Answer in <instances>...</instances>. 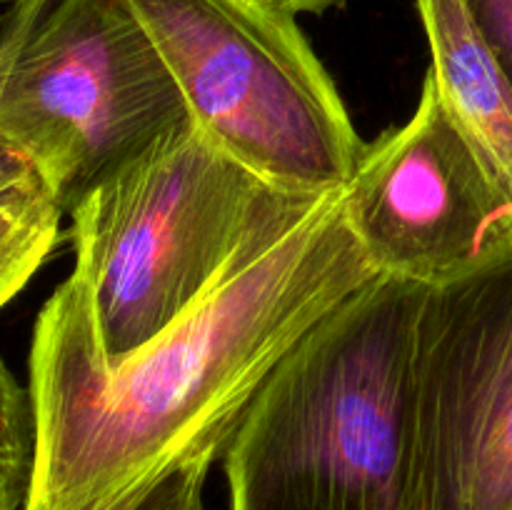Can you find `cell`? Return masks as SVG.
<instances>
[{
	"label": "cell",
	"mask_w": 512,
	"mask_h": 510,
	"mask_svg": "<svg viewBox=\"0 0 512 510\" xmlns=\"http://www.w3.org/2000/svg\"><path fill=\"white\" fill-rule=\"evenodd\" d=\"M38 185H43V180L35 173L33 163L5 135H0V203L18 198Z\"/></svg>",
	"instance_id": "4fadbf2b"
},
{
	"label": "cell",
	"mask_w": 512,
	"mask_h": 510,
	"mask_svg": "<svg viewBox=\"0 0 512 510\" xmlns=\"http://www.w3.org/2000/svg\"><path fill=\"white\" fill-rule=\"evenodd\" d=\"M63 215L45 185L0 203V308L50 258L58 245Z\"/></svg>",
	"instance_id": "9c48e42d"
},
{
	"label": "cell",
	"mask_w": 512,
	"mask_h": 510,
	"mask_svg": "<svg viewBox=\"0 0 512 510\" xmlns=\"http://www.w3.org/2000/svg\"><path fill=\"white\" fill-rule=\"evenodd\" d=\"M218 458L223 455H195L100 510H205V478Z\"/></svg>",
	"instance_id": "8fae6325"
},
{
	"label": "cell",
	"mask_w": 512,
	"mask_h": 510,
	"mask_svg": "<svg viewBox=\"0 0 512 510\" xmlns=\"http://www.w3.org/2000/svg\"><path fill=\"white\" fill-rule=\"evenodd\" d=\"M343 213L380 275L445 283L512 235V210L425 73L415 113L365 145Z\"/></svg>",
	"instance_id": "52a82bcc"
},
{
	"label": "cell",
	"mask_w": 512,
	"mask_h": 510,
	"mask_svg": "<svg viewBox=\"0 0 512 510\" xmlns=\"http://www.w3.org/2000/svg\"><path fill=\"white\" fill-rule=\"evenodd\" d=\"M325 195L290 193L185 120L70 210L73 275L115 368L268 255Z\"/></svg>",
	"instance_id": "3957f363"
},
{
	"label": "cell",
	"mask_w": 512,
	"mask_h": 510,
	"mask_svg": "<svg viewBox=\"0 0 512 510\" xmlns=\"http://www.w3.org/2000/svg\"><path fill=\"white\" fill-rule=\"evenodd\" d=\"M425 295L375 275L283 355L223 453L230 510H410Z\"/></svg>",
	"instance_id": "7a4b0ae2"
},
{
	"label": "cell",
	"mask_w": 512,
	"mask_h": 510,
	"mask_svg": "<svg viewBox=\"0 0 512 510\" xmlns=\"http://www.w3.org/2000/svg\"><path fill=\"white\" fill-rule=\"evenodd\" d=\"M410 510H512V235L425 295Z\"/></svg>",
	"instance_id": "8992f818"
},
{
	"label": "cell",
	"mask_w": 512,
	"mask_h": 510,
	"mask_svg": "<svg viewBox=\"0 0 512 510\" xmlns=\"http://www.w3.org/2000/svg\"><path fill=\"white\" fill-rule=\"evenodd\" d=\"M190 120L290 193L343 190L365 145L295 15L268 0H128Z\"/></svg>",
	"instance_id": "5b68a950"
},
{
	"label": "cell",
	"mask_w": 512,
	"mask_h": 510,
	"mask_svg": "<svg viewBox=\"0 0 512 510\" xmlns=\"http://www.w3.org/2000/svg\"><path fill=\"white\" fill-rule=\"evenodd\" d=\"M485 45L512 83V0H465Z\"/></svg>",
	"instance_id": "7c38bea8"
},
{
	"label": "cell",
	"mask_w": 512,
	"mask_h": 510,
	"mask_svg": "<svg viewBox=\"0 0 512 510\" xmlns=\"http://www.w3.org/2000/svg\"><path fill=\"white\" fill-rule=\"evenodd\" d=\"M128 0H13L0 25V135L63 213L188 120Z\"/></svg>",
	"instance_id": "277c9868"
},
{
	"label": "cell",
	"mask_w": 512,
	"mask_h": 510,
	"mask_svg": "<svg viewBox=\"0 0 512 510\" xmlns=\"http://www.w3.org/2000/svg\"><path fill=\"white\" fill-rule=\"evenodd\" d=\"M445 113L512 210V83L485 45L465 0H415Z\"/></svg>",
	"instance_id": "ba28073f"
},
{
	"label": "cell",
	"mask_w": 512,
	"mask_h": 510,
	"mask_svg": "<svg viewBox=\"0 0 512 510\" xmlns=\"http://www.w3.org/2000/svg\"><path fill=\"white\" fill-rule=\"evenodd\" d=\"M33 468L30 395L0 358V510H23Z\"/></svg>",
	"instance_id": "30bf717a"
},
{
	"label": "cell",
	"mask_w": 512,
	"mask_h": 510,
	"mask_svg": "<svg viewBox=\"0 0 512 510\" xmlns=\"http://www.w3.org/2000/svg\"><path fill=\"white\" fill-rule=\"evenodd\" d=\"M375 275L335 190L268 255L108 368L70 273L40 308L30 345L23 510L108 508L195 455H223L283 355Z\"/></svg>",
	"instance_id": "6da1fadb"
},
{
	"label": "cell",
	"mask_w": 512,
	"mask_h": 510,
	"mask_svg": "<svg viewBox=\"0 0 512 510\" xmlns=\"http://www.w3.org/2000/svg\"><path fill=\"white\" fill-rule=\"evenodd\" d=\"M268 3L288 10L290 15H300V13L320 15V13H325V10L335 8V5H343L345 0H268Z\"/></svg>",
	"instance_id": "5bb4252c"
}]
</instances>
